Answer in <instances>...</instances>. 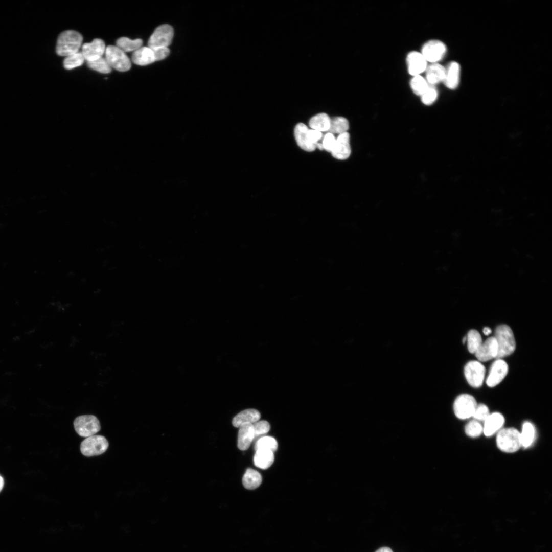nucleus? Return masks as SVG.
<instances>
[{"label":"nucleus","instance_id":"aec40b11","mask_svg":"<svg viewBox=\"0 0 552 552\" xmlns=\"http://www.w3.org/2000/svg\"><path fill=\"white\" fill-rule=\"evenodd\" d=\"M308 128L302 123L297 124L294 129V136L297 145L302 149L306 151H313L316 148V146L312 144L308 137Z\"/></svg>","mask_w":552,"mask_h":552},{"label":"nucleus","instance_id":"79ce46f5","mask_svg":"<svg viewBox=\"0 0 552 552\" xmlns=\"http://www.w3.org/2000/svg\"><path fill=\"white\" fill-rule=\"evenodd\" d=\"M483 333L486 335H488L491 333V330L489 327H485L483 329Z\"/></svg>","mask_w":552,"mask_h":552},{"label":"nucleus","instance_id":"393cba45","mask_svg":"<svg viewBox=\"0 0 552 552\" xmlns=\"http://www.w3.org/2000/svg\"><path fill=\"white\" fill-rule=\"evenodd\" d=\"M262 476L259 472L251 468H248L242 478L244 488L254 490L258 488L262 482Z\"/></svg>","mask_w":552,"mask_h":552},{"label":"nucleus","instance_id":"a878e982","mask_svg":"<svg viewBox=\"0 0 552 552\" xmlns=\"http://www.w3.org/2000/svg\"><path fill=\"white\" fill-rule=\"evenodd\" d=\"M520 433L522 446L529 447L533 443L535 437V429L533 425L529 422L524 423Z\"/></svg>","mask_w":552,"mask_h":552},{"label":"nucleus","instance_id":"37998d69","mask_svg":"<svg viewBox=\"0 0 552 552\" xmlns=\"http://www.w3.org/2000/svg\"><path fill=\"white\" fill-rule=\"evenodd\" d=\"M4 486V480L3 477L0 476V491L2 490Z\"/></svg>","mask_w":552,"mask_h":552},{"label":"nucleus","instance_id":"f3484780","mask_svg":"<svg viewBox=\"0 0 552 552\" xmlns=\"http://www.w3.org/2000/svg\"><path fill=\"white\" fill-rule=\"evenodd\" d=\"M239 428L237 439V446L241 450L248 449L255 439L253 424L245 423Z\"/></svg>","mask_w":552,"mask_h":552},{"label":"nucleus","instance_id":"e433bc0d","mask_svg":"<svg viewBox=\"0 0 552 552\" xmlns=\"http://www.w3.org/2000/svg\"><path fill=\"white\" fill-rule=\"evenodd\" d=\"M253 424L255 439L266 434L270 430V425L266 421H258Z\"/></svg>","mask_w":552,"mask_h":552},{"label":"nucleus","instance_id":"7c9ffc66","mask_svg":"<svg viewBox=\"0 0 552 552\" xmlns=\"http://www.w3.org/2000/svg\"><path fill=\"white\" fill-rule=\"evenodd\" d=\"M278 448V443L273 437L264 436L259 439L255 444L256 450L263 449L274 452Z\"/></svg>","mask_w":552,"mask_h":552},{"label":"nucleus","instance_id":"6e6552de","mask_svg":"<svg viewBox=\"0 0 552 552\" xmlns=\"http://www.w3.org/2000/svg\"><path fill=\"white\" fill-rule=\"evenodd\" d=\"M447 47L441 40L432 39L426 42L422 47L421 54L427 62L439 63L445 56Z\"/></svg>","mask_w":552,"mask_h":552},{"label":"nucleus","instance_id":"39448f33","mask_svg":"<svg viewBox=\"0 0 552 552\" xmlns=\"http://www.w3.org/2000/svg\"><path fill=\"white\" fill-rule=\"evenodd\" d=\"M107 439L100 435L86 438L81 443L80 451L86 456H93L104 453L108 447Z\"/></svg>","mask_w":552,"mask_h":552},{"label":"nucleus","instance_id":"7ed1b4c3","mask_svg":"<svg viewBox=\"0 0 552 552\" xmlns=\"http://www.w3.org/2000/svg\"><path fill=\"white\" fill-rule=\"evenodd\" d=\"M498 448L505 453H514L522 446L520 432L514 428L501 429L496 436Z\"/></svg>","mask_w":552,"mask_h":552},{"label":"nucleus","instance_id":"58836bf2","mask_svg":"<svg viewBox=\"0 0 552 552\" xmlns=\"http://www.w3.org/2000/svg\"><path fill=\"white\" fill-rule=\"evenodd\" d=\"M307 135L310 142L316 146L317 143H318V141L323 137L321 132L314 129H308Z\"/></svg>","mask_w":552,"mask_h":552},{"label":"nucleus","instance_id":"2f4dec72","mask_svg":"<svg viewBox=\"0 0 552 552\" xmlns=\"http://www.w3.org/2000/svg\"><path fill=\"white\" fill-rule=\"evenodd\" d=\"M85 59L81 52L66 56L63 61L64 67L66 70H72L82 65Z\"/></svg>","mask_w":552,"mask_h":552},{"label":"nucleus","instance_id":"ea45409f","mask_svg":"<svg viewBox=\"0 0 552 552\" xmlns=\"http://www.w3.org/2000/svg\"><path fill=\"white\" fill-rule=\"evenodd\" d=\"M152 49H153L154 52L156 61L166 58L170 54V50L169 48L167 47Z\"/></svg>","mask_w":552,"mask_h":552},{"label":"nucleus","instance_id":"c9c22d12","mask_svg":"<svg viewBox=\"0 0 552 552\" xmlns=\"http://www.w3.org/2000/svg\"><path fill=\"white\" fill-rule=\"evenodd\" d=\"M490 415L488 407L484 404H477L472 417L478 421H485Z\"/></svg>","mask_w":552,"mask_h":552},{"label":"nucleus","instance_id":"423d86ee","mask_svg":"<svg viewBox=\"0 0 552 552\" xmlns=\"http://www.w3.org/2000/svg\"><path fill=\"white\" fill-rule=\"evenodd\" d=\"M105 53V58L111 68L120 72H125L130 68V60L125 53L117 46H107Z\"/></svg>","mask_w":552,"mask_h":552},{"label":"nucleus","instance_id":"f8f14e48","mask_svg":"<svg viewBox=\"0 0 552 552\" xmlns=\"http://www.w3.org/2000/svg\"><path fill=\"white\" fill-rule=\"evenodd\" d=\"M406 64L408 73L412 76L420 75L425 72L428 65L427 61L421 53L415 51L407 54Z\"/></svg>","mask_w":552,"mask_h":552},{"label":"nucleus","instance_id":"f704fd0d","mask_svg":"<svg viewBox=\"0 0 552 552\" xmlns=\"http://www.w3.org/2000/svg\"><path fill=\"white\" fill-rule=\"evenodd\" d=\"M420 97L421 101L424 105H430L436 101L438 97V92L435 86L429 85Z\"/></svg>","mask_w":552,"mask_h":552},{"label":"nucleus","instance_id":"b1692460","mask_svg":"<svg viewBox=\"0 0 552 552\" xmlns=\"http://www.w3.org/2000/svg\"><path fill=\"white\" fill-rule=\"evenodd\" d=\"M331 123V118L325 113H318L312 117L309 120V126L314 130L320 131H328Z\"/></svg>","mask_w":552,"mask_h":552},{"label":"nucleus","instance_id":"5701e85b","mask_svg":"<svg viewBox=\"0 0 552 552\" xmlns=\"http://www.w3.org/2000/svg\"><path fill=\"white\" fill-rule=\"evenodd\" d=\"M274 456L273 452L260 449L256 450L254 457L255 465L262 469H267L273 464Z\"/></svg>","mask_w":552,"mask_h":552},{"label":"nucleus","instance_id":"9d476101","mask_svg":"<svg viewBox=\"0 0 552 552\" xmlns=\"http://www.w3.org/2000/svg\"><path fill=\"white\" fill-rule=\"evenodd\" d=\"M486 373L485 366L478 361H470L464 367V375L469 384L478 388L483 383Z\"/></svg>","mask_w":552,"mask_h":552},{"label":"nucleus","instance_id":"0eeeda50","mask_svg":"<svg viewBox=\"0 0 552 552\" xmlns=\"http://www.w3.org/2000/svg\"><path fill=\"white\" fill-rule=\"evenodd\" d=\"M477 404L474 397L464 394L455 399L453 404L454 412L459 419L465 420L472 417Z\"/></svg>","mask_w":552,"mask_h":552},{"label":"nucleus","instance_id":"bb28decb","mask_svg":"<svg viewBox=\"0 0 552 552\" xmlns=\"http://www.w3.org/2000/svg\"><path fill=\"white\" fill-rule=\"evenodd\" d=\"M116 44V46L124 53L134 52L142 47L143 40L141 39L132 40L127 37H122L117 40Z\"/></svg>","mask_w":552,"mask_h":552},{"label":"nucleus","instance_id":"c03bdc74","mask_svg":"<svg viewBox=\"0 0 552 552\" xmlns=\"http://www.w3.org/2000/svg\"><path fill=\"white\" fill-rule=\"evenodd\" d=\"M316 148H317L318 149H319L320 150H322L324 149L323 144H322V143H317Z\"/></svg>","mask_w":552,"mask_h":552},{"label":"nucleus","instance_id":"2eb2a0df","mask_svg":"<svg viewBox=\"0 0 552 552\" xmlns=\"http://www.w3.org/2000/svg\"><path fill=\"white\" fill-rule=\"evenodd\" d=\"M331 153L334 158L340 160L346 159L350 156L351 148L350 134L348 132L338 135Z\"/></svg>","mask_w":552,"mask_h":552},{"label":"nucleus","instance_id":"a211bd4d","mask_svg":"<svg viewBox=\"0 0 552 552\" xmlns=\"http://www.w3.org/2000/svg\"><path fill=\"white\" fill-rule=\"evenodd\" d=\"M504 422V418L499 412L490 413L484 421L483 433L487 436L493 435L500 430Z\"/></svg>","mask_w":552,"mask_h":552},{"label":"nucleus","instance_id":"20e7f679","mask_svg":"<svg viewBox=\"0 0 552 552\" xmlns=\"http://www.w3.org/2000/svg\"><path fill=\"white\" fill-rule=\"evenodd\" d=\"M74 427L77 433L84 438L95 435L101 429L98 419L91 415H82L77 417L74 421Z\"/></svg>","mask_w":552,"mask_h":552},{"label":"nucleus","instance_id":"ddd939ff","mask_svg":"<svg viewBox=\"0 0 552 552\" xmlns=\"http://www.w3.org/2000/svg\"><path fill=\"white\" fill-rule=\"evenodd\" d=\"M105 49L104 41L101 39L96 38L90 43L83 44L81 53L87 62L92 61L102 57L105 52Z\"/></svg>","mask_w":552,"mask_h":552},{"label":"nucleus","instance_id":"c85d7f7f","mask_svg":"<svg viewBox=\"0 0 552 552\" xmlns=\"http://www.w3.org/2000/svg\"><path fill=\"white\" fill-rule=\"evenodd\" d=\"M429 84L426 79L420 75L412 76L410 81V86L413 93L421 96L428 87Z\"/></svg>","mask_w":552,"mask_h":552},{"label":"nucleus","instance_id":"9b49d317","mask_svg":"<svg viewBox=\"0 0 552 552\" xmlns=\"http://www.w3.org/2000/svg\"><path fill=\"white\" fill-rule=\"evenodd\" d=\"M507 363L501 359H497L490 367L486 379V384L490 387L499 384L505 378L508 372Z\"/></svg>","mask_w":552,"mask_h":552},{"label":"nucleus","instance_id":"4468645a","mask_svg":"<svg viewBox=\"0 0 552 552\" xmlns=\"http://www.w3.org/2000/svg\"><path fill=\"white\" fill-rule=\"evenodd\" d=\"M497 353V343L495 338L493 336L489 337L482 342L474 354L478 360L486 362L496 358Z\"/></svg>","mask_w":552,"mask_h":552},{"label":"nucleus","instance_id":"a19ab883","mask_svg":"<svg viewBox=\"0 0 552 552\" xmlns=\"http://www.w3.org/2000/svg\"><path fill=\"white\" fill-rule=\"evenodd\" d=\"M375 552H393V551L389 547H381V548L378 549Z\"/></svg>","mask_w":552,"mask_h":552},{"label":"nucleus","instance_id":"1a4fd4ad","mask_svg":"<svg viewBox=\"0 0 552 552\" xmlns=\"http://www.w3.org/2000/svg\"><path fill=\"white\" fill-rule=\"evenodd\" d=\"M174 30L169 25L164 24L157 27L150 37L148 47L151 49L164 48L171 43Z\"/></svg>","mask_w":552,"mask_h":552},{"label":"nucleus","instance_id":"f03ea898","mask_svg":"<svg viewBox=\"0 0 552 552\" xmlns=\"http://www.w3.org/2000/svg\"><path fill=\"white\" fill-rule=\"evenodd\" d=\"M498 346L496 359H501L512 354L516 348V342L511 328L507 325L497 327L494 336Z\"/></svg>","mask_w":552,"mask_h":552},{"label":"nucleus","instance_id":"6ab92c4d","mask_svg":"<svg viewBox=\"0 0 552 552\" xmlns=\"http://www.w3.org/2000/svg\"><path fill=\"white\" fill-rule=\"evenodd\" d=\"M425 79L430 85L435 86L443 82L445 75V67L439 63H430L425 71Z\"/></svg>","mask_w":552,"mask_h":552},{"label":"nucleus","instance_id":"4c0bfd02","mask_svg":"<svg viewBox=\"0 0 552 552\" xmlns=\"http://www.w3.org/2000/svg\"><path fill=\"white\" fill-rule=\"evenodd\" d=\"M335 142L336 139L333 134L328 132L324 135L321 143L324 149L331 152L334 147Z\"/></svg>","mask_w":552,"mask_h":552},{"label":"nucleus","instance_id":"f257e3e1","mask_svg":"<svg viewBox=\"0 0 552 552\" xmlns=\"http://www.w3.org/2000/svg\"><path fill=\"white\" fill-rule=\"evenodd\" d=\"M83 40L82 36L74 30L62 32L58 36L56 53L60 56H68L79 52Z\"/></svg>","mask_w":552,"mask_h":552},{"label":"nucleus","instance_id":"dca6fc26","mask_svg":"<svg viewBox=\"0 0 552 552\" xmlns=\"http://www.w3.org/2000/svg\"><path fill=\"white\" fill-rule=\"evenodd\" d=\"M461 68L456 61L450 62L445 67V75L443 83L449 89H456L460 83Z\"/></svg>","mask_w":552,"mask_h":552},{"label":"nucleus","instance_id":"c756f323","mask_svg":"<svg viewBox=\"0 0 552 552\" xmlns=\"http://www.w3.org/2000/svg\"><path fill=\"white\" fill-rule=\"evenodd\" d=\"M466 341H467L468 350L472 354H474L482 343L480 333L474 329L471 330L468 332L466 337Z\"/></svg>","mask_w":552,"mask_h":552},{"label":"nucleus","instance_id":"473e14b6","mask_svg":"<svg viewBox=\"0 0 552 552\" xmlns=\"http://www.w3.org/2000/svg\"><path fill=\"white\" fill-rule=\"evenodd\" d=\"M87 63L89 68L101 73L108 74L112 70L106 59L102 57L94 61H87Z\"/></svg>","mask_w":552,"mask_h":552},{"label":"nucleus","instance_id":"412c9836","mask_svg":"<svg viewBox=\"0 0 552 552\" xmlns=\"http://www.w3.org/2000/svg\"><path fill=\"white\" fill-rule=\"evenodd\" d=\"M132 60L136 65L144 66L154 62L155 55L153 49L147 47H141L135 51L132 56Z\"/></svg>","mask_w":552,"mask_h":552},{"label":"nucleus","instance_id":"a18cd8bd","mask_svg":"<svg viewBox=\"0 0 552 552\" xmlns=\"http://www.w3.org/2000/svg\"><path fill=\"white\" fill-rule=\"evenodd\" d=\"M466 341V336L464 337V338L463 339V343H465Z\"/></svg>","mask_w":552,"mask_h":552},{"label":"nucleus","instance_id":"72a5a7b5","mask_svg":"<svg viewBox=\"0 0 552 552\" xmlns=\"http://www.w3.org/2000/svg\"><path fill=\"white\" fill-rule=\"evenodd\" d=\"M466 434L471 438L479 436L483 432V426L480 423L475 420L469 422L465 427Z\"/></svg>","mask_w":552,"mask_h":552},{"label":"nucleus","instance_id":"cd10ccee","mask_svg":"<svg viewBox=\"0 0 552 552\" xmlns=\"http://www.w3.org/2000/svg\"><path fill=\"white\" fill-rule=\"evenodd\" d=\"M349 128L348 120L343 117H336L331 119L328 132L340 134L347 132Z\"/></svg>","mask_w":552,"mask_h":552},{"label":"nucleus","instance_id":"4be33fe9","mask_svg":"<svg viewBox=\"0 0 552 552\" xmlns=\"http://www.w3.org/2000/svg\"><path fill=\"white\" fill-rule=\"evenodd\" d=\"M260 417V413L257 410L247 409L235 416L233 419L232 424L234 427L238 428L245 423L254 424L258 421Z\"/></svg>","mask_w":552,"mask_h":552}]
</instances>
